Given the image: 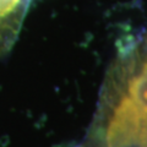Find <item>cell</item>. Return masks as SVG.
<instances>
[{
    "mask_svg": "<svg viewBox=\"0 0 147 147\" xmlns=\"http://www.w3.org/2000/svg\"><path fill=\"white\" fill-rule=\"evenodd\" d=\"M79 147H147V33L119 50Z\"/></svg>",
    "mask_w": 147,
    "mask_h": 147,
    "instance_id": "cell-1",
    "label": "cell"
}]
</instances>
